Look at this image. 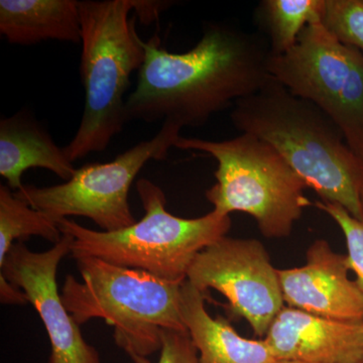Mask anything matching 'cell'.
Returning <instances> with one entry per match:
<instances>
[{
  "mask_svg": "<svg viewBox=\"0 0 363 363\" xmlns=\"http://www.w3.org/2000/svg\"><path fill=\"white\" fill-rule=\"evenodd\" d=\"M143 48L138 84L126 98V123L201 126L272 79L266 38L225 23L208 26L188 52L162 49L157 38L143 42Z\"/></svg>",
  "mask_w": 363,
  "mask_h": 363,
  "instance_id": "cell-1",
  "label": "cell"
},
{
  "mask_svg": "<svg viewBox=\"0 0 363 363\" xmlns=\"http://www.w3.org/2000/svg\"><path fill=\"white\" fill-rule=\"evenodd\" d=\"M230 118L241 133L257 136L278 150L321 201L340 205L363 221V162L319 107L272 77L259 91L236 101Z\"/></svg>",
  "mask_w": 363,
  "mask_h": 363,
  "instance_id": "cell-2",
  "label": "cell"
},
{
  "mask_svg": "<svg viewBox=\"0 0 363 363\" xmlns=\"http://www.w3.org/2000/svg\"><path fill=\"white\" fill-rule=\"evenodd\" d=\"M74 259L82 279L66 277L62 302L79 325L102 319L113 327L116 345L133 362L150 363L162 350L164 331L188 332L181 314L183 283L97 257Z\"/></svg>",
  "mask_w": 363,
  "mask_h": 363,
  "instance_id": "cell-3",
  "label": "cell"
},
{
  "mask_svg": "<svg viewBox=\"0 0 363 363\" xmlns=\"http://www.w3.org/2000/svg\"><path fill=\"white\" fill-rule=\"evenodd\" d=\"M138 4L136 0L79 1L85 105L77 133L64 147L72 162L104 152L126 123L124 95L145 56L136 16L130 18Z\"/></svg>",
  "mask_w": 363,
  "mask_h": 363,
  "instance_id": "cell-4",
  "label": "cell"
},
{
  "mask_svg": "<svg viewBox=\"0 0 363 363\" xmlns=\"http://www.w3.org/2000/svg\"><path fill=\"white\" fill-rule=\"evenodd\" d=\"M145 216L114 233L92 230L70 219H62V233L73 238L71 257H92L116 266L140 269L157 278L184 283L196 257L226 236L230 216L210 213L185 219L166 209V195L147 179L136 183Z\"/></svg>",
  "mask_w": 363,
  "mask_h": 363,
  "instance_id": "cell-5",
  "label": "cell"
},
{
  "mask_svg": "<svg viewBox=\"0 0 363 363\" xmlns=\"http://www.w3.org/2000/svg\"><path fill=\"white\" fill-rule=\"evenodd\" d=\"M175 147L206 152L218 162L217 183L206 191L208 201L221 215L245 212L267 238H284L311 202L307 187L278 150L250 133L233 140L178 138Z\"/></svg>",
  "mask_w": 363,
  "mask_h": 363,
  "instance_id": "cell-6",
  "label": "cell"
},
{
  "mask_svg": "<svg viewBox=\"0 0 363 363\" xmlns=\"http://www.w3.org/2000/svg\"><path fill=\"white\" fill-rule=\"evenodd\" d=\"M267 70L296 96L323 111L363 162V54L339 42L322 21L306 26L291 51L269 57Z\"/></svg>",
  "mask_w": 363,
  "mask_h": 363,
  "instance_id": "cell-7",
  "label": "cell"
},
{
  "mask_svg": "<svg viewBox=\"0 0 363 363\" xmlns=\"http://www.w3.org/2000/svg\"><path fill=\"white\" fill-rule=\"evenodd\" d=\"M182 128L162 123L154 138L135 145L112 162L87 164L69 181L52 187L23 186L16 197L56 222L69 216L87 217L105 233L136 223L128 203L131 184L147 162L167 159Z\"/></svg>",
  "mask_w": 363,
  "mask_h": 363,
  "instance_id": "cell-8",
  "label": "cell"
},
{
  "mask_svg": "<svg viewBox=\"0 0 363 363\" xmlns=\"http://www.w3.org/2000/svg\"><path fill=\"white\" fill-rule=\"evenodd\" d=\"M187 281L203 293H221L231 314L247 320L259 337L264 338L285 307L279 269L257 240L224 236L196 257Z\"/></svg>",
  "mask_w": 363,
  "mask_h": 363,
  "instance_id": "cell-9",
  "label": "cell"
},
{
  "mask_svg": "<svg viewBox=\"0 0 363 363\" xmlns=\"http://www.w3.org/2000/svg\"><path fill=\"white\" fill-rule=\"evenodd\" d=\"M62 234L58 243L43 252H33L21 241L14 243L0 264V276L21 289L39 314L51 343L49 363H102L62 302L57 272L73 245L70 234Z\"/></svg>",
  "mask_w": 363,
  "mask_h": 363,
  "instance_id": "cell-10",
  "label": "cell"
},
{
  "mask_svg": "<svg viewBox=\"0 0 363 363\" xmlns=\"http://www.w3.org/2000/svg\"><path fill=\"white\" fill-rule=\"evenodd\" d=\"M304 267L279 269L289 307L338 321H363V294L348 277L347 255L318 240L307 250Z\"/></svg>",
  "mask_w": 363,
  "mask_h": 363,
  "instance_id": "cell-11",
  "label": "cell"
},
{
  "mask_svg": "<svg viewBox=\"0 0 363 363\" xmlns=\"http://www.w3.org/2000/svg\"><path fill=\"white\" fill-rule=\"evenodd\" d=\"M264 339L278 360L362 363L363 321H338L284 307Z\"/></svg>",
  "mask_w": 363,
  "mask_h": 363,
  "instance_id": "cell-12",
  "label": "cell"
},
{
  "mask_svg": "<svg viewBox=\"0 0 363 363\" xmlns=\"http://www.w3.org/2000/svg\"><path fill=\"white\" fill-rule=\"evenodd\" d=\"M206 293L187 279L182 284L181 314L189 335L197 348L200 363H276L264 339L240 336L223 317L208 313Z\"/></svg>",
  "mask_w": 363,
  "mask_h": 363,
  "instance_id": "cell-13",
  "label": "cell"
},
{
  "mask_svg": "<svg viewBox=\"0 0 363 363\" xmlns=\"http://www.w3.org/2000/svg\"><path fill=\"white\" fill-rule=\"evenodd\" d=\"M73 164L32 117L20 112L0 121V176L13 192L23 187L21 177L26 169H49L66 182L77 169Z\"/></svg>",
  "mask_w": 363,
  "mask_h": 363,
  "instance_id": "cell-14",
  "label": "cell"
},
{
  "mask_svg": "<svg viewBox=\"0 0 363 363\" xmlns=\"http://www.w3.org/2000/svg\"><path fill=\"white\" fill-rule=\"evenodd\" d=\"M0 33L11 44L32 45L55 40L81 44L76 0H1Z\"/></svg>",
  "mask_w": 363,
  "mask_h": 363,
  "instance_id": "cell-15",
  "label": "cell"
},
{
  "mask_svg": "<svg viewBox=\"0 0 363 363\" xmlns=\"http://www.w3.org/2000/svg\"><path fill=\"white\" fill-rule=\"evenodd\" d=\"M326 0H264L255 18L264 30L272 56H281L293 49L306 26L322 21Z\"/></svg>",
  "mask_w": 363,
  "mask_h": 363,
  "instance_id": "cell-16",
  "label": "cell"
},
{
  "mask_svg": "<svg viewBox=\"0 0 363 363\" xmlns=\"http://www.w3.org/2000/svg\"><path fill=\"white\" fill-rule=\"evenodd\" d=\"M62 235L56 222L16 197L9 186H0V264L16 241L40 236L56 245Z\"/></svg>",
  "mask_w": 363,
  "mask_h": 363,
  "instance_id": "cell-17",
  "label": "cell"
},
{
  "mask_svg": "<svg viewBox=\"0 0 363 363\" xmlns=\"http://www.w3.org/2000/svg\"><path fill=\"white\" fill-rule=\"evenodd\" d=\"M322 23L339 42L363 54V0H326Z\"/></svg>",
  "mask_w": 363,
  "mask_h": 363,
  "instance_id": "cell-18",
  "label": "cell"
},
{
  "mask_svg": "<svg viewBox=\"0 0 363 363\" xmlns=\"http://www.w3.org/2000/svg\"><path fill=\"white\" fill-rule=\"evenodd\" d=\"M315 206L326 212L342 230L347 245L350 271L354 272L355 281L363 294V221L354 218L338 204L318 201Z\"/></svg>",
  "mask_w": 363,
  "mask_h": 363,
  "instance_id": "cell-19",
  "label": "cell"
},
{
  "mask_svg": "<svg viewBox=\"0 0 363 363\" xmlns=\"http://www.w3.org/2000/svg\"><path fill=\"white\" fill-rule=\"evenodd\" d=\"M157 363H200L197 348L188 332L164 331Z\"/></svg>",
  "mask_w": 363,
  "mask_h": 363,
  "instance_id": "cell-20",
  "label": "cell"
},
{
  "mask_svg": "<svg viewBox=\"0 0 363 363\" xmlns=\"http://www.w3.org/2000/svg\"><path fill=\"white\" fill-rule=\"evenodd\" d=\"M0 300L4 305H26L28 303L26 294L1 276H0Z\"/></svg>",
  "mask_w": 363,
  "mask_h": 363,
  "instance_id": "cell-21",
  "label": "cell"
},
{
  "mask_svg": "<svg viewBox=\"0 0 363 363\" xmlns=\"http://www.w3.org/2000/svg\"><path fill=\"white\" fill-rule=\"evenodd\" d=\"M276 363H313L306 362H297V360H278Z\"/></svg>",
  "mask_w": 363,
  "mask_h": 363,
  "instance_id": "cell-22",
  "label": "cell"
},
{
  "mask_svg": "<svg viewBox=\"0 0 363 363\" xmlns=\"http://www.w3.org/2000/svg\"><path fill=\"white\" fill-rule=\"evenodd\" d=\"M360 200H362V208H363V186L362 188V192H360Z\"/></svg>",
  "mask_w": 363,
  "mask_h": 363,
  "instance_id": "cell-23",
  "label": "cell"
},
{
  "mask_svg": "<svg viewBox=\"0 0 363 363\" xmlns=\"http://www.w3.org/2000/svg\"><path fill=\"white\" fill-rule=\"evenodd\" d=\"M362 363H363V362H362Z\"/></svg>",
  "mask_w": 363,
  "mask_h": 363,
  "instance_id": "cell-24",
  "label": "cell"
}]
</instances>
